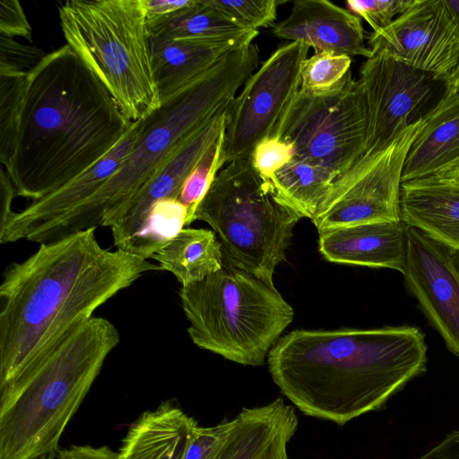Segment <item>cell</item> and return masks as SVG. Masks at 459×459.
<instances>
[{"label":"cell","mask_w":459,"mask_h":459,"mask_svg":"<svg viewBox=\"0 0 459 459\" xmlns=\"http://www.w3.org/2000/svg\"><path fill=\"white\" fill-rule=\"evenodd\" d=\"M413 0H348L346 6L350 12L363 19L373 29L379 31L401 15Z\"/></svg>","instance_id":"32"},{"label":"cell","mask_w":459,"mask_h":459,"mask_svg":"<svg viewBox=\"0 0 459 459\" xmlns=\"http://www.w3.org/2000/svg\"><path fill=\"white\" fill-rule=\"evenodd\" d=\"M192 0H145L147 24L160 22L188 5Z\"/></svg>","instance_id":"39"},{"label":"cell","mask_w":459,"mask_h":459,"mask_svg":"<svg viewBox=\"0 0 459 459\" xmlns=\"http://www.w3.org/2000/svg\"><path fill=\"white\" fill-rule=\"evenodd\" d=\"M197 422L169 402L143 412L130 427L119 451L121 459H183Z\"/></svg>","instance_id":"23"},{"label":"cell","mask_w":459,"mask_h":459,"mask_svg":"<svg viewBox=\"0 0 459 459\" xmlns=\"http://www.w3.org/2000/svg\"><path fill=\"white\" fill-rule=\"evenodd\" d=\"M133 125L65 44L28 74L16 150L4 169L17 196L37 201L104 158Z\"/></svg>","instance_id":"3"},{"label":"cell","mask_w":459,"mask_h":459,"mask_svg":"<svg viewBox=\"0 0 459 459\" xmlns=\"http://www.w3.org/2000/svg\"><path fill=\"white\" fill-rule=\"evenodd\" d=\"M439 2L448 22L459 35V0H439Z\"/></svg>","instance_id":"41"},{"label":"cell","mask_w":459,"mask_h":459,"mask_svg":"<svg viewBox=\"0 0 459 459\" xmlns=\"http://www.w3.org/2000/svg\"><path fill=\"white\" fill-rule=\"evenodd\" d=\"M230 106L191 134L114 221L109 228L117 249L149 258L147 240L153 206L161 200L178 199L187 177L226 129Z\"/></svg>","instance_id":"13"},{"label":"cell","mask_w":459,"mask_h":459,"mask_svg":"<svg viewBox=\"0 0 459 459\" xmlns=\"http://www.w3.org/2000/svg\"><path fill=\"white\" fill-rule=\"evenodd\" d=\"M459 167V94L444 92L423 116L403 170V183L445 177Z\"/></svg>","instance_id":"21"},{"label":"cell","mask_w":459,"mask_h":459,"mask_svg":"<svg viewBox=\"0 0 459 459\" xmlns=\"http://www.w3.org/2000/svg\"><path fill=\"white\" fill-rule=\"evenodd\" d=\"M152 259L186 286L200 281L223 267L222 247L214 231L182 229L155 252Z\"/></svg>","instance_id":"24"},{"label":"cell","mask_w":459,"mask_h":459,"mask_svg":"<svg viewBox=\"0 0 459 459\" xmlns=\"http://www.w3.org/2000/svg\"><path fill=\"white\" fill-rule=\"evenodd\" d=\"M359 81L368 110L365 153L383 150L422 117L442 82L384 52H372L359 69Z\"/></svg>","instance_id":"12"},{"label":"cell","mask_w":459,"mask_h":459,"mask_svg":"<svg viewBox=\"0 0 459 459\" xmlns=\"http://www.w3.org/2000/svg\"><path fill=\"white\" fill-rule=\"evenodd\" d=\"M422 126L423 117L383 150L365 153L334 180L311 220L318 232L357 224L401 221L403 166Z\"/></svg>","instance_id":"10"},{"label":"cell","mask_w":459,"mask_h":459,"mask_svg":"<svg viewBox=\"0 0 459 459\" xmlns=\"http://www.w3.org/2000/svg\"><path fill=\"white\" fill-rule=\"evenodd\" d=\"M349 55L333 51H320L307 57L300 73V87L311 94L327 92L338 86L350 72Z\"/></svg>","instance_id":"28"},{"label":"cell","mask_w":459,"mask_h":459,"mask_svg":"<svg viewBox=\"0 0 459 459\" xmlns=\"http://www.w3.org/2000/svg\"><path fill=\"white\" fill-rule=\"evenodd\" d=\"M55 459H121L119 452L113 451L108 446L93 447L91 446H72L58 449Z\"/></svg>","instance_id":"37"},{"label":"cell","mask_w":459,"mask_h":459,"mask_svg":"<svg viewBox=\"0 0 459 459\" xmlns=\"http://www.w3.org/2000/svg\"><path fill=\"white\" fill-rule=\"evenodd\" d=\"M88 229L39 244L0 285V388L143 274L147 259L102 247Z\"/></svg>","instance_id":"1"},{"label":"cell","mask_w":459,"mask_h":459,"mask_svg":"<svg viewBox=\"0 0 459 459\" xmlns=\"http://www.w3.org/2000/svg\"><path fill=\"white\" fill-rule=\"evenodd\" d=\"M278 197L271 180L253 167L250 155L228 163L198 204L194 221L219 236L226 265L273 284L292 231L301 219Z\"/></svg>","instance_id":"8"},{"label":"cell","mask_w":459,"mask_h":459,"mask_svg":"<svg viewBox=\"0 0 459 459\" xmlns=\"http://www.w3.org/2000/svg\"><path fill=\"white\" fill-rule=\"evenodd\" d=\"M17 196L15 188L4 167L0 169V230L13 217L12 203Z\"/></svg>","instance_id":"38"},{"label":"cell","mask_w":459,"mask_h":459,"mask_svg":"<svg viewBox=\"0 0 459 459\" xmlns=\"http://www.w3.org/2000/svg\"><path fill=\"white\" fill-rule=\"evenodd\" d=\"M258 64L255 44L232 50L137 121L134 145L119 169L90 198L64 216L41 244L98 225L109 228L178 148L232 103L236 92Z\"/></svg>","instance_id":"4"},{"label":"cell","mask_w":459,"mask_h":459,"mask_svg":"<svg viewBox=\"0 0 459 459\" xmlns=\"http://www.w3.org/2000/svg\"><path fill=\"white\" fill-rule=\"evenodd\" d=\"M234 424V419L213 427L195 425L189 436L183 459H216Z\"/></svg>","instance_id":"34"},{"label":"cell","mask_w":459,"mask_h":459,"mask_svg":"<svg viewBox=\"0 0 459 459\" xmlns=\"http://www.w3.org/2000/svg\"><path fill=\"white\" fill-rule=\"evenodd\" d=\"M401 221L449 247H459V185L446 177L404 182Z\"/></svg>","instance_id":"22"},{"label":"cell","mask_w":459,"mask_h":459,"mask_svg":"<svg viewBox=\"0 0 459 459\" xmlns=\"http://www.w3.org/2000/svg\"><path fill=\"white\" fill-rule=\"evenodd\" d=\"M416 459H459V430L447 434L437 445Z\"/></svg>","instance_id":"40"},{"label":"cell","mask_w":459,"mask_h":459,"mask_svg":"<svg viewBox=\"0 0 459 459\" xmlns=\"http://www.w3.org/2000/svg\"><path fill=\"white\" fill-rule=\"evenodd\" d=\"M31 26L21 3L17 0H2L0 3V35L22 37L32 41Z\"/></svg>","instance_id":"36"},{"label":"cell","mask_w":459,"mask_h":459,"mask_svg":"<svg viewBox=\"0 0 459 459\" xmlns=\"http://www.w3.org/2000/svg\"><path fill=\"white\" fill-rule=\"evenodd\" d=\"M445 177L451 178L455 183L459 185V167Z\"/></svg>","instance_id":"44"},{"label":"cell","mask_w":459,"mask_h":459,"mask_svg":"<svg viewBox=\"0 0 459 459\" xmlns=\"http://www.w3.org/2000/svg\"><path fill=\"white\" fill-rule=\"evenodd\" d=\"M225 130L183 184L178 201L187 210L186 225L194 221L195 210L225 164L223 159Z\"/></svg>","instance_id":"29"},{"label":"cell","mask_w":459,"mask_h":459,"mask_svg":"<svg viewBox=\"0 0 459 459\" xmlns=\"http://www.w3.org/2000/svg\"><path fill=\"white\" fill-rule=\"evenodd\" d=\"M187 210L178 199L158 202L152 210L147 240L149 258L186 225Z\"/></svg>","instance_id":"30"},{"label":"cell","mask_w":459,"mask_h":459,"mask_svg":"<svg viewBox=\"0 0 459 459\" xmlns=\"http://www.w3.org/2000/svg\"><path fill=\"white\" fill-rule=\"evenodd\" d=\"M275 37L300 41L315 52L333 51L368 58L361 19L327 0H297L290 15L273 29Z\"/></svg>","instance_id":"17"},{"label":"cell","mask_w":459,"mask_h":459,"mask_svg":"<svg viewBox=\"0 0 459 459\" xmlns=\"http://www.w3.org/2000/svg\"><path fill=\"white\" fill-rule=\"evenodd\" d=\"M427 351L415 326L294 330L267 359L273 383L303 414L342 426L424 374Z\"/></svg>","instance_id":"2"},{"label":"cell","mask_w":459,"mask_h":459,"mask_svg":"<svg viewBox=\"0 0 459 459\" xmlns=\"http://www.w3.org/2000/svg\"><path fill=\"white\" fill-rule=\"evenodd\" d=\"M28 74H0V162L5 167L17 145Z\"/></svg>","instance_id":"27"},{"label":"cell","mask_w":459,"mask_h":459,"mask_svg":"<svg viewBox=\"0 0 459 459\" xmlns=\"http://www.w3.org/2000/svg\"><path fill=\"white\" fill-rule=\"evenodd\" d=\"M308 49L300 41L280 47L244 83L229 112L223 145L225 163L249 156L261 140L271 135L299 90L301 67Z\"/></svg>","instance_id":"11"},{"label":"cell","mask_w":459,"mask_h":459,"mask_svg":"<svg viewBox=\"0 0 459 459\" xmlns=\"http://www.w3.org/2000/svg\"><path fill=\"white\" fill-rule=\"evenodd\" d=\"M403 274L410 291L447 349L459 357V273L449 247L406 226Z\"/></svg>","instance_id":"15"},{"label":"cell","mask_w":459,"mask_h":459,"mask_svg":"<svg viewBox=\"0 0 459 459\" xmlns=\"http://www.w3.org/2000/svg\"><path fill=\"white\" fill-rule=\"evenodd\" d=\"M117 327L92 316L0 388V459L56 454L62 434L109 353Z\"/></svg>","instance_id":"5"},{"label":"cell","mask_w":459,"mask_h":459,"mask_svg":"<svg viewBox=\"0 0 459 459\" xmlns=\"http://www.w3.org/2000/svg\"><path fill=\"white\" fill-rule=\"evenodd\" d=\"M445 93L459 94V61L445 81Z\"/></svg>","instance_id":"42"},{"label":"cell","mask_w":459,"mask_h":459,"mask_svg":"<svg viewBox=\"0 0 459 459\" xmlns=\"http://www.w3.org/2000/svg\"><path fill=\"white\" fill-rule=\"evenodd\" d=\"M298 425L295 410L282 397L243 408L216 459H288L287 445Z\"/></svg>","instance_id":"20"},{"label":"cell","mask_w":459,"mask_h":459,"mask_svg":"<svg viewBox=\"0 0 459 459\" xmlns=\"http://www.w3.org/2000/svg\"><path fill=\"white\" fill-rule=\"evenodd\" d=\"M449 250L454 265L459 273V247H449Z\"/></svg>","instance_id":"43"},{"label":"cell","mask_w":459,"mask_h":459,"mask_svg":"<svg viewBox=\"0 0 459 459\" xmlns=\"http://www.w3.org/2000/svg\"><path fill=\"white\" fill-rule=\"evenodd\" d=\"M371 52H384L445 82L459 61V35L439 0H413L385 29L368 37Z\"/></svg>","instance_id":"14"},{"label":"cell","mask_w":459,"mask_h":459,"mask_svg":"<svg viewBox=\"0 0 459 459\" xmlns=\"http://www.w3.org/2000/svg\"><path fill=\"white\" fill-rule=\"evenodd\" d=\"M319 251L329 262L386 268L403 273L406 225L373 222L319 232Z\"/></svg>","instance_id":"19"},{"label":"cell","mask_w":459,"mask_h":459,"mask_svg":"<svg viewBox=\"0 0 459 459\" xmlns=\"http://www.w3.org/2000/svg\"><path fill=\"white\" fill-rule=\"evenodd\" d=\"M336 178L329 169L294 157L274 173L271 181L282 203L302 218L312 220Z\"/></svg>","instance_id":"25"},{"label":"cell","mask_w":459,"mask_h":459,"mask_svg":"<svg viewBox=\"0 0 459 459\" xmlns=\"http://www.w3.org/2000/svg\"><path fill=\"white\" fill-rule=\"evenodd\" d=\"M46 55L38 47L0 35V74H29Z\"/></svg>","instance_id":"35"},{"label":"cell","mask_w":459,"mask_h":459,"mask_svg":"<svg viewBox=\"0 0 459 459\" xmlns=\"http://www.w3.org/2000/svg\"><path fill=\"white\" fill-rule=\"evenodd\" d=\"M147 28L150 38L176 39L226 38L252 30L211 7L204 0H192L169 17L147 24Z\"/></svg>","instance_id":"26"},{"label":"cell","mask_w":459,"mask_h":459,"mask_svg":"<svg viewBox=\"0 0 459 459\" xmlns=\"http://www.w3.org/2000/svg\"><path fill=\"white\" fill-rule=\"evenodd\" d=\"M367 130L365 94L350 71L327 92L311 94L299 89L270 136L292 144L295 158L338 178L365 154Z\"/></svg>","instance_id":"9"},{"label":"cell","mask_w":459,"mask_h":459,"mask_svg":"<svg viewBox=\"0 0 459 459\" xmlns=\"http://www.w3.org/2000/svg\"><path fill=\"white\" fill-rule=\"evenodd\" d=\"M258 30L205 39L151 38L152 69L160 102L202 74L232 50L251 44Z\"/></svg>","instance_id":"18"},{"label":"cell","mask_w":459,"mask_h":459,"mask_svg":"<svg viewBox=\"0 0 459 459\" xmlns=\"http://www.w3.org/2000/svg\"><path fill=\"white\" fill-rule=\"evenodd\" d=\"M55 457H56V454H51V455L41 456L37 459H55Z\"/></svg>","instance_id":"45"},{"label":"cell","mask_w":459,"mask_h":459,"mask_svg":"<svg viewBox=\"0 0 459 459\" xmlns=\"http://www.w3.org/2000/svg\"><path fill=\"white\" fill-rule=\"evenodd\" d=\"M294 147L276 136L261 140L250 154L254 169L264 178L271 180L274 173L294 158Z\"/></svg>","instance_id":"33"},{"label":"cell","mask_w":459,"mask_h":459,"mask_svg":"<svg viewBox=\"0 0 459 459\" xmlns=\"http://www.w3.org/2000/svg\"><path fill=\"white\" fill-rule=\"evenodd\" d=\"M58 16L66 44L131 122L160 107L145 0H68Z\"/></svg>","instance_id":"6"},{"label":"cell","mask_w":459,"mask_h":459,"mask_svg":"<svg viewBox=\"0 0 459 459\" xmlns=\"http://www.w3.org/2000/svg\"><path fill=\"white\" fill-rule=\"evenodd\" d=\"M134 122L125 137L100 160L50 195L14 212L0 230V243L21 239L41 244L46 234L68 212L96 193L121 167L137 137Z\"/></svg>","instance_id":"16"},{"label":"cell","mask_w":459,"mask_h":459,"mask_svg":"<svg viewBox=\"0 0 459 459\" xmlns=\"http://www.w3.org/2000/svg\"><path fill=\"white\" fill-rule=\"evenodd\" d=\"M179 297L192 342L244 366L264 365L294 316L273 284L226 264Z\"/></svg>","instance_id":"7"},{"label":"cell","mask_w":459,"mask_h":459,"mask_svg":"<svg viewBox=\"0 0 459 459\" xmlns=\"http://www.w3.org/2000/svg\"><path fill=\"white\" fill-rule=\"evenodd\" d=\"M211 7L232 18L247 29L273 25L280 2L275 0H204Z\"/></svg>","instance_id":"31"}]
</instances>
